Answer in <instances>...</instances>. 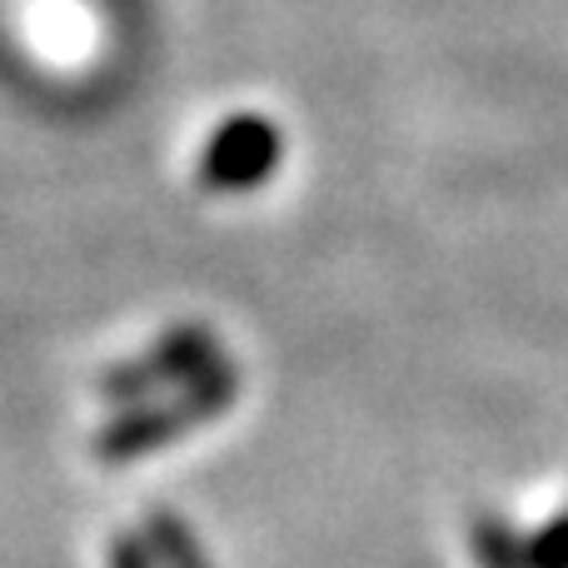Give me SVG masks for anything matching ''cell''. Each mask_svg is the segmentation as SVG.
Masks as SVG:
<instances>
[{
    "instance_id": "1",
    "label": "cell",
    "mask_w": 568,
    "mask_h": 568,
    "mask_svg": "<svg viewBox=\"0 0 568 568\" xmlns=\"http://www.w3.org/2000/svg\"><path fill=\"white\" fill-rule=\"evenodd\" d=\"M240 394V369L230 359H220L210 374H200L195 384L175 389L170 399H150L135 404V409H120L105 429L95 434V454L100 464H135L145 454L165 449V444L185 439L190 429L220 419V414L235 404Z\"/></svg>"
},
{
    "instance_id": "2",
    "label": "cell",
    "mask_w": 568,
    "mask_h": 568,
    "mask_svg": "<svg viewBox=\"0 0 568 568\" xmlns=\"http://www.w3.org/2000/svg\"><path fill=\"white\" fill-rule=\"evenodd\" d=\"M225 359L215 329L210 324H180V329L160 334L140 359L130 364H110L100 374V394H105L115 409H135V404L160 399V389H185L200 374H210Z\"/></svg>"
},
{
    "instance_id": "3",
    "label": "cell",
    "mask_w": 568,
    "mask_h": 568,
    "mask_svg": "<svg viewBox=\"0 0 568 568\" xmlns=\"http://www.w3.org/2000/svg\"><path fill=\"white\" fill-rule=\"evenodd\" d=\"M284 160V135L275 120L265 115H230L225 125L210 135L205 155H200V180L220 195H245L260 190Z\"/></svg>"
},
{
    "instance_id": "4",
    "label": "cell",
    "mask_w": 568,
    "mask_h": 568,
    "mask_svg": "<svg viewBox=\"0 0 568 568\" xmlns=\"http://www.w3.org/2000/svg\"><path fill=\"white\" fill-rule=\"evenodd\" d=\"M140 534L150 539L160 568H215V564H210V554H205V544L195 539V529H190L180 514L150 509L145 524H140Z\"/></svg>"
},
{
    "instance_id": "5",
    "label": "cell",
    "mask_w": 568,
    "mask_h": 568,
    "mask_svg": "<svg viewBox=\"0 0 568 568\" xmlns=\"http://www.w3.org/2000/svg\"><path fill=\"white\" fill-rule=\"evenodd\" d=\"M474 559L484 568H529V544H519L499 514H484L474 519Z\"/></svg>"
},
{
    "instance_id": "6",
    "label": "cell",
    "mask_w": 568,
    "mask_h": 568,
    "mask_svg": "<svg viewBox=\"0 0 568 568\" xmlns=\"http://www.w3.org/2000/svg\"><path fill=\"white\" fill-rule=\"evenodd\" d=\"M529 568H568V514L549 519L529 539Z\"/></svg>"
},
{
    "instance_id": "7",
    "label": "cell",
    "mask_w": 568,
    "mask_h": 568,
    "mask_svg": "<svg viewBox=\"0 0 568 568\" xmlns=\"http://www.w3.org/2000/svg\"><path fill=\"white\" fill-rule=\"evenodd\" d=\"M105 568H160L155 564V549L140 529H120L105 549Z\"/></svg>"
}]
</instances>
